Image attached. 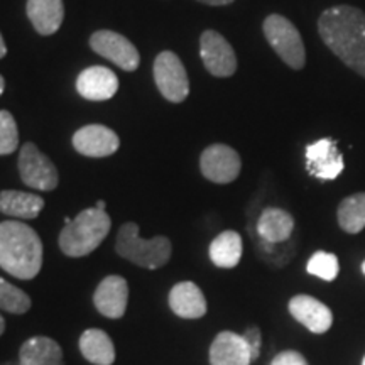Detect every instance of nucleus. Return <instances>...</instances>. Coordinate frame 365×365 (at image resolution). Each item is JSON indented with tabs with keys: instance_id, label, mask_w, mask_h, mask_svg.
Listing matches in <instances>:
<instances>
[{
	"instance_id": "nucleus-9",
	"label": "nucleus",
	"mask_w": 365,
	"mask_h": 365,
	"mask_svg": "<svg viewBox=\"0 0 365 365\" xmlns=\"http://www.w3.org/2000/svg\"><path fill=\"white\" fill-rule=\"evenodd\" d=\"M200 54L210 75L228 78L237 70V56L230 43L217 31H205L200 38Z\"/></svg>"
},
{
	"instance_id": "nucleus-35",
	"label": "nucleus",
	"mask_w": 365,
	"mask_h": 365,
	"mask_svg": "<svg viewBox=\"0 0 365 365\" xmlns=\"http://www.w3.org/2000/svg\"><path fill=\"white\" fill-rule=\"evenodd\" d=\"M362 271H364V274H365V261H364V264H362Z\"/></svg>"
},
{
	"instance_id": "nucleus-24",
	"label": "nucleus",
	"mask_w": 365,
	"mask_h": 365,
	"mask_svg": "<svg viewBox=\"0 0 365 365\" xmlns=\"http://www.w3.org/2000/svg\"><path fill=\"white\" fill-rule=\"evenodd\" d=\"M336 218L346 234L362 232L365 228V193H355L341 200Z\"/></svg>"
},
{
	"instance_id": "nucleus-15",
	"label": "nucleus",
	"mask_w": 365,
	"mask_h": 365,
	"mask_svg": "<svg viewBox=\"0 0 365 365\" xmlns=\"http://www.w3.org/2000/svg\"><path fill=\"white\" fill-rule=\"evenodd\" d=\"M76 90L81 97L91 102H103L112 98L118 90V78L105 66H90L76 78Z\"/></svg>"
},
{
	"instance_id": "nucleus-7",
	"label": "nucleus",
	"mask_w": 365,
	"mask_h": 365,
	"mask_svg": "<svg viewBox=\"0 0 365 365\" xmlns=\"http://www.w3.org/2000/svg\"><path fill=\"white\" fill-rule=\"evenodd\" d=\"M154 80L163 97L173 103L185 102L190 93V80L180 56L163 51L154 61Z\"/></svg>"
},
{
	"instance_id": "nucleus-19",
	"label": "nucleus",
	"mask_w": 365,
	"mask_h": 365,
	"mask_svg": "<svg viewBox=\"0 0 365 365\" xmlns=\"http://www.w3.org/2000/svg\"><path fill=\"white\" fill-rule=\"evenodd\" d=\"M19 365H63V350L49 336H33L21 346Z\"/></svg>"
},
{
	"instance_id": "nucleus-26",
	"label": "nucleus",
	"mask_w": 365,
	"mask_h": 365,
	"mask_svg": "<svg viewBox=\"0 0 365 365\" xmlns=\"http://www.w3.org/2000/svg\"><path fill=\"white\" fill-rule=\"evenodd\" d=\"M307 269L309 274L319 277V279L331 282L336 279V276H339V272H340L339 257H336L335 254L323 252V250H319V252H314L312 255V259L308 261Z\"/></svg>"
},
{
	"instance_id": "nucleus-14",
	"label": "nucleus",
	"mask_w": 365,
	"mask_h": 365,
	"mask_svg": "<svg viewBox=\"0 0 365 365\" xmlns=\"http://www.w3.org/2000/svg\"><path fill=\"white\" fill-rule=\"evenodd\" d=\"M289 313L312 333L322 335L330 330L333 314L327 304L308 294H298L289 301Z\"/></svg>"
},
{
	"instance_id": "nucleus-22",
	"label": "nucleus",
	"mask_w": 365,
	"mask_h": 365,
	"mask_svg": "<svg viewBox=\"0 0 365 365\" xmlns=\"http://www.w3.org/2000/svg\"><path fill=\"white\" fill-rule=\"evenodd\" d=\"M80 352L93 365H112L115 362V346L110 336L98 328H90L81 333Z\"/></svg>"
},
{
	"instance_id": "nucleus-11",
	"label": "nucleus",
	"mask_w": 365,
	"mask_h": 365,
	"mask_svg": "<svg viewBox=\"0 0 365 365\" xmlns=\"http://www.w3.org/2000/svg\"><path fill=\"white\" fill-rule=\"evenodd\" d=\"M307 168L309 175L318 180H336L344 171L345 163L335 140L325 137L309 144L307 148Z\"/></svg>"
},
{
	"instance_id": "nucleus-29",
	"label": "nucleus",
	"mask_w": 365,
	"mask_h": 365,
	"mask_svg": "<svg viewBox=\"0 0 365 365\" xmlns=\"http://www.w3.org/2000/svg\"><path fill=\"white\" fill-rule=\"evenodd\" d=\"M271 365H308V360L296 350H284L274 357Z\"/></svg>"
},
{
	"instance_id": "nucleus-25",
	"label": "nucleus",
	"mask_w": 365,
	"mask_h": 365,
	"mask_svg": "<svg viewBox=\"0 0 365 365\" xmlns=\"http://www.w3.org/2000/svg\"><path fill=\"white\" fill-rule=\"evenodd\" d=\"M31 308L27 293L0 277V309L14 314H24Z\"/></svg>"
},
{
	"instance_id": "nucleus-21",
	"label": "nucleus",
	"mask_w": 365,
	"mask_h": 365,
	"mask_svg": "<svg viewBox=\"0 0 365 365\" xmlns=\"http://www.w3.org/2000/svg\"><path fill=\"white\" fill-rule=\"evenodd\" d=\"M294 230V218L282 208H266L257 222V234L269 244H281Z\"/></svg>"
},
{
	"instance_id": "nucleus-18",
	"label": "nucleus",
	"mask_w": 365,
	"mask_h": 365,
	"mask_svg": "<svg viewBox=\"0 0 365 365\" xmlns=\"http://www.w3.org/2000/svg\"><path fill=\"white\" fill-rule=\"evenodd\" d=\"M27 17L41 36H51L65 19L63 0H27Z\"/></svg>"
},
{
	"instance_id": "nucleus-2",
	"label": "nucleus",
	"mask_w": 365,
	"mask_h": 365,
	"mask_svg": "<svg viewBox=\"0 0 365 365\" xmlns=\"http://www.w3.org/2000/svg\"><path fill=\"white\" fill-rule=\"evenodd\" d=\"M0 267L22 281L38 276L43 267V242L34 228L19 220L0 222Z\"/></svg>"
},
{
	"instance_id": "nucleus-16",
	"label": "nucleus",
	"mask_w": 365,
	"mask_h": 365,
	"mask_svg": "<svg viewBox=\"0 0 365 365\" xmlns=\"http://www.w3.org/2000/svg\"><path fill=\"white\" fill-rule=\"evenodd\" d=\"M252 354L245 339L239 333L222 331L210 346V364L212 365H250Z\"/></svg>"
},
{
	"instance_id": "nucleus-10",
	"label": "nucleus",
	"mask_w": 365,
	"mask_h": 365,
	"mask_svg": "<svg viewBox=\"0 0 365 365\" xmlns=\"http://www.w3.org/2000/svg\"><path fill=\"white\" fill-rule=\"evenodd\" d=\"M90 46L100 56L107 58L113 65L125 71H135L140 63L139 51L129 39L113 31H97L90 38Z\"/></svg>"
},
{
	"instance_id": "nucleus-33",
	"label": "nucleus",
	"mask_w": 365,
	"mask_h": 365,
	"mask_svg": "<svg viewBox=\"0 0 365 365\" xmlns=\"http://www.w3.org/2000/svg\"><path fill=\"white\" fill-rule=\"evenodd\" d=\"M4 90H6V80H4V76L0 75V95L4 93Z\"/></svg>"
},
{
	"instance_id": "nucleus-31",
	"label": "nucleus",
	"mask_w": 365,
	"mask_h": 365,
	"mask_svg": "<svg viewBox=\"0 0 365 365\" xmlns=\"http://www.w3.org/2000/svg\"><path fill=\"white\" fill-rule=\"evenodd\" d=\"M6 54H7V46H6V43H4L2 34H0V59L6 56Z\"/></svg>"
},
{
	"instance_id": "nucleus-6",
	"label": "nucleus",
	"mask_w": 365,
	"mask_h": 365,
	"mask_svg": "<svg viewBox=\"0 0 365 365\" xmlns=\"http://www.w3.org/2000/svg\"><path fill=\"white\" fill-rule=\"evenodd\" d=\"M19 173L26 186L39 191L56 190L59 182L56 166L33 143H26L22 145L19 154Z\"/></svg>"
},
{
	"instance_id": "nucleus-34",
	"label": "nucleus",
	"mask_w": 365,
	"mask_h": 365,
	"mask_svg": "<svg viewBox=\"0 0 365 365\" xmlns=\"http://www.w3.org/2000/svg\"><path fill=\"white\" fill-rule=\"evenodd\" d=\"M95 208L105 210V202H103V200H100V202H97V207H95Z\"/></svg>"
},
{
	"instance_id": "nucleus-8",
	"label": "nucleus",
	"mask_w": 365,
	"mask_h": 365,
	"mask_svg": "<svg viewBox=\"0 0 365 365\" xmlns=\"http://www.w3.org/2000/svg\"><path fill=\"white\" fill-rule=\"evenodd\" d=\"M200 170L208 181L227 185L240 175L242 161L239 153L225 144L208 145L200 158Z\"/></svg>"
},
{
	"instance_id": "nucleus-27",
	"label": "nucleus",
	"mask_w": 365,
	"mask_h": 365,
	"mask_svg": "<svg viewBox=\"0 0 365 365\" xmlns=\"http://www.w3.org/2000/svg\"><path fill=\"white\" fill-rule=\"evenodd\" d=\"M19 148V130L14 115L7 110H0V156H7Z\"/></svg>"
},
{
	"instance_id": "nucleus-4",
	"label": "nucleus",
	"mask_w": 365,
	"mask_h": 365,
	"mask_svg": "<svg viewBox=\"0 0 365 365\" xmlns=\"http://www.w3.org/2000/svg\"><path fill=\"white\" fill-rule=\"evenodd\" d=\"M115 250L120 257L144 269H159L166 266L171 259L173 245L168 237L159 235L154 239H143L139 235V225L127 222L118 228Z\"/></svg>"
},
{
	"instance_id": "nucleus-36",
	"label": "nucleus",
	"mask_w": 365,
	"mask_h": 365,
	"mask_svg": "<svg viewBox=\"0 0 365 365\" xmlns=\"http://www.w3.org/2000/svg\"><path fill=\"white\" fill-rule=\"evenodd\" d=\"M362 365H365V357H364V360H362Z\"/></svg>"
},
{
	"instance_id": "nucleus-13",
	"label": "nucleus",
	"mask_w": 365,
	"mask_h": 365,
	"mask_svg": "<svg viewBox=\"0 0 365 365\" xmlns=\"http://www.w3.org/2000/svg\"><path fill=\"white\" fill-rule=\"evenodd\" d=\"M73 145L86 158H107L117 153L120 139L108 127L100 124H90L81 127L73 135Z\"/></svg>"
},
{
	"instance_id": "nucleus-30",
	"label": "nucleus",
	"mask_w": 365,
	"mask_h": 365,
	"mask_svg": "<svg viewBox=\"0 0 365 365\" xmlns=\"http://www.w3.org/2000/svg\"><path fill=\"white\" fill-rule=\"evenodd\" d=\"M198 2L207 4V6H228V4L235 2V0H198Z\"/></svg>"
},
{
	"instance_id": "nucleus-3",
	"label": "nucleus",
	"mask_w": 365,
	"mask_h": 365,
	"mask_svg": "<svg viewBox=\"0 0 365 365\" xmlns=\"http://www.w3.org/2000/svg\"><path fill=\"white\" fill-rule=\"evenodd\" d=\"M112 227L105 210L86 208L71 218L59 234V249L68 257H85L93 252L108 235Z\"/></svg>"
},
{
	"instance_id": "nucleus-12",
	"label": "nucleus",
	"mask_w": 365,
	"mask_h": 365,
	"mask_svg": "<svg viewBox=\"0 0 365 365\" xmlns=\"http://www.w3.org/2000/svg\"><path fill=\"white\" fill-rule=\"evenodd\" d=\"M129 303V284L122 276H107L93 293V304L103 317L118 319L127 312Z\"/></svg>"
},
{
	"instance_id": "nucleus-1",
	"label": "nucleus",
	"mask_w": 365,
	"mask_h": 365,
	"mask_svg": "<svg viewBox=\"0 0 365 365\" xmlns=\"http://www.w3.org/2000/svg\"><path fill=\"white\" fill-rule=\"evenodd\" d=\"M318 33L331 53L365 78V14L360 9H327L318 19Z\"/></svg>"
},
{
	"instance_id": "nucleus-5",
	"label": "nucleus",
	"mask_w": 365,
	"mask_h": 365,
	"mask_svg": "<svg viewBox=\"0 0 365 365\" xmlns=\"http://www.w3.org/2000/svg\"><path fill=\"white\" fill-rule=\"evenodd\" d=\"M264 36L267 43L276 51L282 61L293 70H301L307 63V51H304L303 39L299 31L289 19L279 14H271L262 24Z\"/></svg>"
},
{
	"instance_id": "nucleus-20",
	"label": "nucleus",
	"mask_w": 365,
	"mask_h": 365,
	"mask_svg": "<svg viewBox=\"0 0 365 365\" xmlns=\"http://www.w3.org/2000/svg\"><path fill=\"white\" fill-rule=\"evenodd\" d=\"M44 208V200L39 195L26 191L4 190L0 193V212L7 217L33 220Z\"/></svg>"
},
{
	"instance_id": "nucleus-17",
	"label": "nucleus",
	"mask_w": 365,
	"mask_h": 365,
	"mask_svg": "<svg viewBox=\"0 0 365 365\" xmlns=\"http://www.w3.org/2000/svg\"><path fill=\"white\" fill-rule=\"evenodd\" d=\"M170 307L180 318L198 319L207 313V299L195 282L182 281L170 291Z\"/></svg>"
},
{
	"instance_id": "nucleus-23",
	"label": "nucleus",
	"mask_w": 365,
	"mask_h": 365,
	"mask_svg": "<svg viewBox=\"0 0 365 365\" xmlns=\"http://www.w3.org/2000/svg\"><path fill=\"white\" fill-rule=\"evenodd\" d=\"M242 237L235 230H225L210 244V259L220 269L239 266L242 259Z\"/></svg>"
},
{
	"instance_id": "nucleus-28",
	"label": "nucleus",
	"mask_w": 365,
	"mask_h": 365,
	"mask_svg": "<svg viewBox=\"0 0 365 365\" xmlns=\"http://www.w3.org/2000/svg\"><path fill=\"white\" fill-rule=\"evenodd\" d=\"M250 346V354H252V360L259 359V354H261V344H262V335L261 330L257 327H249L247 330L242 335Z\"/></svg>"
},
{
	"instance_id": "nucleus-32",
	"label": "nucleus",
	"mask_w": 365,
	"mask_h": 365,
	"mask_svg": "<svg viewBox=\"0 0 365 365\" xmlns=\"http://www.w3.org/2000/svg\"><path fill=\"white\" fill-rule=\"evenodd\" d=\"M4 330H6V319H4L2 314H0V335H2Z\"/></svg>"
}]
</instances>
